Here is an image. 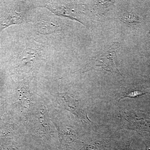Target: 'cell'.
<instances>
[{"instance_id": "cell-1", "label": "cell", "mask_w": 150, "mask_h": 150, "mask_svg": "<svg viewBox=\"0 0 150 150\" xmlns=\"http://www.w3.org/2000/svg\"><path fill=\"white\" fill-rule=\"evenodd\" d=\"M118 43H115L104 52L94 57L86 66L84 72L91 71H105L122 76L115 64Z\"/></svg>"}, {"instance_id": "cell-2", "label": "cell", "mask_w": 150, "mask_h": 150, "mask_svg": "<svg viewBox=\"0 0 150 150\" xmlns=\"http://www.w3.org/2000/svg\"><path fill=\"white\" fill-rule=\"evenodd\" d=\"M58 94V100L59 104L64 109L71 112L78 118L83 120L90 125L93 124L88 117V115L84 111L80 103L76 99L69 96L68 92L59 93Z\"/></svg>"}, {"instance_id": "cell-3", "label": "cell", "mask_w": 150, "mask_h": 150, "mask_svg": "<svg viewBox=\"0 0 150 150\" xmlns=\"http://www.w3.org/2000/svg\"><path fill=\"white\" fill-rule=\"evenodd\" d=\"M58 131L60 144L63 145L70 144L74 142H79L75 131L71 128L56 125Z\"/></svg>"}, {"instance_id": "cell-4", "label": "cell", "mask_w": 150, "mask_h": 150, "mask_svg": "<svg viewBox=\"0 0 150 150\" xmlns=\"http://www.w3.org/2000/svg\"><path fill=\"white\" fill-rule=\"evenodd\" d=\"M24 21L23 15L15 11H10L0 20V31L13 25L20 24Z\"/></svg>"}, {"instance_id": "cell-5", "label": "cell", "mask_w": 150, "mask_h": 150, "mask_svg": "<svg viewBox=\"0 0 150 150\" xmlns=\"http://www.w3.org/2000/svg\"><path fill=\"white\" fill-rule=\"evenodd\" d=\"M58 28V26L51 22L40 21L38 22L35 26L36 31L40 34L49 35L55 32Z\"/></svg>"}, {"instance_id": "cell-6", "label": "cell", "mask_w": 150, "mask_h": 150, "mask_svg": "<svg viewBox=\"0 0 150 150\" xmlns=\"http://www.w3.org/2000/svg\"><path fill=\"white\" fill-rule=\"evenodd\" d=\"M37 53L34 49L26 48L21 54L19 57L20 67H24L28 64L33 62L37 57Z\"/></svg>"}, {"instance_id": "cell-7", "label": "cell", "mask_w": 150, "mask_h": 150, "mask_svg": "<svg viewBox=\"0 0 150 150\" xmlns=\"http://www.w3.org/2000/svg\"><path fill=\"white\" fill-rule=\"evenodd\" d=\"M31 80V79L29 78L25 80L19 87V92L21 99H28L31 96L29 89V84Z\"/></svg>"}, {"instance_id": "cell-8", "label": "cell", "mask_w": 150, "mask_h": 150, "mask_svg": "<svg viewBox=\"0 0 150 150\" xmlns=\"http://www.w3.org/2000/svg\"><path fill=\"white\" fill-rule=\"evenodd\" d=\"M122 19L124 22L129 24H136L139 22L138 16L134 13L127 12L123 14Z\"/></svg>"}, {"instance_id": "cell-9", "label": "cell", "mask_w": 150, "mask_h": 150, "mask_svg": "<svg viewBox=\"0 0 150 150\" xmlns=\"http://www.w3.org/2000/svg\"><path fill=\"white\" fill-rule=\"evenodd\" d=\"M103 145L98 142H93L84 147V150H103Z\"/></svg>"}, {"instance_id": "cell-10", "label": "cell", "mask_w": 150, "mask_h": 150, "mask_svg": "<svg viewBox=\"0 0 150 150\" xmlns=\"http://www.w3.org/2000/svg\"><path fill=\"white\" fill-rule=\"evenodd\" d=\"M147 93L146 91H130L129 92H126L124 95L122 99L125 98H134L139 96L142 95L145 93Z\"/></svg>"}, {"instance_id": "cell-11", "label": "cell", "mask_w": 150, "mask_h": 150, "mask_svg": "<svg viewBox=\"0 0 150 150\" xmlns=\"http://www.w3.org/2000/svg\"><path fill=\"white\" fill-rule=\"evenodd\" d=\"M144 144L146 146V150H150V142H146Z\"/></svg>"}, {"instance_id": "cell-12", "label": "cell", "mask_w": 150, "mask_h": 150, "mask_svg": "<svg viewBox=\"0 0 150 150\" xmlns=\"http://www.w3.org/2000/svg\"><path fill=\"white\" fill-rule=\"evenodd\" d=\"M131 142H132V141L128 143L123 150H129V149H130V146H131Z\"/></svg>"}, {"instance_id": "cell-13", "label": "cell", "mask_w": 150, "mask_h": 150, "mask_svg": "<svg viewBox=\"0 0 150 150\" xmlns=\"http://www.w3.org/2000/svg\"><path fill=\"white\" fill-rule=\"evenodd\" d=\"M2 107V103L1 102H0V116L1 115V108Z\"/></svg>"}]
</instances>
